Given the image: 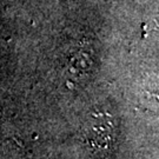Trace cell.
I'll list each match as a JSON object with an SVG mask.
<instances>
[{"label": "cell", "mask_w": 159, "mask_h": 159, "mask_svg": "<svg viewBox=\"0 0 159 159\" xmlns=\"http://www.w3.org/2000/svg\"><path fill=\"white\" fill-rule=\"evenodd\" d=\"M116 126L108 114H92L85 125L87 143L96 150H108L116 139Z\"/></svg>", "instance_id": "obj_1"}]
</instances>
